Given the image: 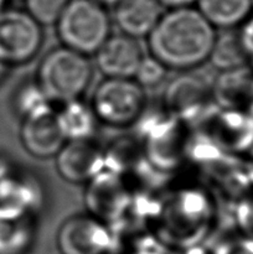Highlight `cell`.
<instances>
[{"instance_id": "cell-1", "label": "cell", "mask_w": 253, "mask_h": 254, "mask_svg": "<svg viewBox=\"0 0 253 254\" xmlns=\"http://www.w3.org/2000/svg\"><path fill=\"white\" fill-rule=\"evenodd\" d=\"M215 37V27L197 9L178 7L161 15L148 49L168 69L189 71L207 61Z\"/></svg>"}, {"instance_id": "cell-2", "label": "cell", "mask_w": 253, "mask_h": 254, "mask_svg": "<svg viewBox=\"0 0 253 254\" xmlns=\"http://www.w3.org/2000/svg\"><path fill=\"white\" fill-rule=\"evenodd\" d=\"M164 203L155 220L158 240L169 250L184 251L201 245L213 218V206L207 195L188 189Z\"/></svg>"}, {"instance_id": "cell-3", "label": "cell", "mask_w": 253, "mask_h": 254, "mask_svg": "<svg viewBox=\"0 0 253 254\" xmlns=\"http://www.w3.org/2000/svg\"><path fill=\"white\" fill-rule=\"evenodd\" d=\"M93 77L88 56L56 47L42 57L36 72V82L51 103H67L81 99Z\"/></svg>"}, {"instance_id": "cell-4", "label": "cell", "mask_w": 253, "mask_h": 254, "mask_svg": "<svg viewBox=\"0 0 253 254\" xmlns=\"http://www.w3.org/2000/svg\"><path fill=\"white\" fill-rule=\"evenodd\" d=\"M62 46L94 55L111 36V17L96 0H68L55 24Z\"/></svg>"}, {"instance_id": "cell-5", "label": "cell", "mask_w": 253, "mask_h": 254, "mask_svg": "<svg viewBox=\"0 0 253 254\" xmlns=\"http://www.w3.org/2000/svg\"><path fill=\"white\" fill-rule=\"evenodd\" d=\"M146 104L145 89L133 78H106L97 86L91 108L98 123L126 128L136 123Z\"/></svg>"}, {"instance_id": "cell-6", "label": "cell", "mask_w": 253, "mask_h": 254, "mask_svg": "<svg viewBox=\"0 0 253 254\" xmlns=\"http://www.w3.org/2000/svg\"><path fill=\"white\" fill-rule=\"evenodd\" d=\"M56 243L61 254H114L121 250L111 226L89 213L64 220Z\"/></svg>"}, {"instance_id": "cell-7", "label": "cell", "mask_w": 253, "mask_h": 254, "mask_svg": "<svg viewBox=\"0 0 253 254\" xmlns=\"http://www.w3.org/2000/svg\"><path fill=\"white\" fill-rule=\"evenodd\" d=\"M44 42L42 26L22 10L0 12V60L9 66L31 61Z\"/></svg>"}, {"instance_id": "cell-8", "label": "cell", "mask_w": 253, "mask_h": 254, "mask_svg": "<svg viewBox=\"0 0 253 254\" xmlns=\"http://www.w3.org/2000/svg\"><path fill=\"white\" fill-rule=\"evenodd\" d=\"M130 192L123 176L103 169L87 183L84 202L89 215L109 226L121 222L130 205Z\"/></svg>"}, {"instance_id": "cell-9", "label": "cell", "mask_w": 253, "mask_h": 254, "mask_svg": "<svg viewBox=\"0 0 253 254\" xmlns=\"http://www.w3.org/2000/svg\"><path fill=\"white\" fill-rule=\"evenodd\" d=\"M213 84L197 73H183L168 84L163 106L175 118L193 121L207 112L213 101Z\"/></svg>"}, {"instance_id": "cell-10", "label": "cell", "mask_w": 253, "mask_h": 254, "mask_svg": "<svg viewBox=\"0 0 253 254\" xmlns=\"http://www.w3.org/2000/svg\"><path fill=\"white\" fill-rule=\"evenodd\" d=\"M55 158L59 175L77 185L87 184L104 168V150L93 139L67 140Z\"/></svg>"}, {"instance_id": "cell-11", "label": "cell", "mask_w": 253, "mask_h": 254, "mask_svg": "<svg viewBox=\"0 0 253 254\" xmlns=\"http://www.w3.org/2000/svg\"><path fill=\"white\" fill-rule=\"evenodd\" d=\"M20 139L25 150L37 159L52 158L67 141L52 107L22 118Z\"/></svg>"}, {"instance_id": "cell-12", "label": "cell", "mask_w": 253, "mask_h": 254, "mask_svg": "<svg viewBox=\"0 0 253 254\" xmlns=\"http://www.w3.org/2000/svg\"><path fill=\"white\" fill-rule=\"evenodd\" d=\"M96 66L106 78H133L144 57L140 42L126 35H113L97 50Z\"/></svg>"}, {"instance_id": "cell-13", "label": "cell", "mask_w": 253, "mask_h": 254, "mask_svg": "<svg viewBox=\"0 0 253 254\" xmlns=\"http://www.w3.org/2000/svg\"><path fill=\"white\" fill-rule=\"evenodd\" d=\"M35 213L0 205V254H26L36 237Z\"/></svg>"}, {"instance_id": "cell-14", "label": "cell", "mask_w": 253, "mask_h": 254, "mask_svg": "<svg viewBox=\"0 0 253 254\" xmlns=\"http://www.w3.org/2000/svg\"><path fill=\"white\" fill-rule=\"evenodd\" d=\"M163 14L159 0H121L114 9V21L122 34L139 40L148 37Z\"/></svg>"}, {"instance_id": "cell-15", "label": "cell", "mask_w": 253, "mask_h": 254, "mask_svg": "<svg viewBox=\"0 0 253 254\" xmlns=\"http://www.w3.org/2000/svg\"><path fill=\"white\" fill-rule=\"evenodd\" d=\"M213 99L220 106L243 112L253 108V71L242 67L221 73L212 86Z\"/></svg>"}, {"instance_id": "cell-16", "label": "cell", "mask_w": 253, "mask_h": 254, "mask_svg": "<svg viewBox=\"0 0 253 254\" xmlns=\"http://www.w3.org/2000/svg\"><path fill=\"white\" fill-rule=\"evenodd\" d=\"M42 193L39 183L24 174H11L7 171L0 179V205L10 206L36 215L41 207Z\"/></svg>"}, {"instance_id": "cell-17", "label": "cell", "mask_w": 253, "mask_h": 254, "mask_svg": "<svg viewBox=\"0 0 253 254\" xmlns=\"http://www.w3.org/2000/svg\"><path fill=\"white\" fill-rule=\"evenodd\" d=\"M56 114L66 140L93 139L98 121L91 106L83 103L81 99H74L62 104V108Z\"/></svg>"}, {"instance_id": "cell-18", "label": "cell", "mask_w": 253, "mask_h": 254, "mask_svg": "<svg viewBox=\"0 0 253 254\" xmlns=\"http://www.w3.org/2000/svg\"><path fill=\"white\" fill-rule=\"evenodd\" d=\"M197 10L213 27L233 29L252 12V0H197Z\"/></svg>"}, {"instance_id": "cell-19", "label": "cell", "mask_w": 253, "mask_h": 254, "mask_svg": "<svg viewBox=\"0 0 253 254\" xmlns=\"http://www.w3.org/2000/svg\"><path fill=\"white\" fill-rule=\"evenodd\" d=\"M207 61L221 72L242 68L250 62L247 54L242 46L240 32L227 29L222 34H216L212 49Z\"/></svg>"}, {"instance_id": "cell-20", "label": "cell", "mask_w": 253, "mask_h": 254, "mask_svg": "<svg viewBox=\"0 0 253 254\" xmlns=\"http://www.w3.org/2000/svg\"><path fill=\"white\" fill-rule=\"evenodd\" d=\"M12 107L15 113L22 119L51 107V102L45 96L36 79H34L24 82L17 87L12 96Z\"/></svg>"}, {"instance_id": "cell-21", "label": "cell", "mask_w": 253, "mask_h": 254, "mask_svg": "<svg viewBox=\"0 0 253 254\" xmlns=\"http://www.w3.org/2000/svg\"><path fill=\"white\" fill-rule=\"evenodd\" d=\"M68 0H25L26 12L41 26L56 24Z\"/></svg>"}, {"instance_id": "cell-22", "label": "cell", "mask_w": 253, "mask_h": 254, "mask_svg": "<svg viewBox=\"0 0 253 254\" xmlns=\"http://www.w3.org/2000/svg\"><path fill=\"white\" fill-rule=\"evenodd\" d=\"M166 73L168 68L159 60L151 55H144L133 78H135L134 81L144 89L154 88L163 83Z\"/></svg>"}, {"instance_id": "cell-23", "label": "cell", "mask_w": 253, "mask_h": 254, "mask_svg": "<svg viewBox=\"0 0 253 254\" xmlns=\"http://www.w3.org/2000/svg\"><path fill=\"white\" fill-rule=\"evenodd\" d=\"M235 220L242 236L253 238V191L238 201Z\"/></svg>"}, {"instance_id": "cell-24", "label": "cell", "mask_w": 253, "mask_h": 254, "mask_svg": "<svg viewBox=\"0 0 253 254\" xmlns=\"http://www.w3.org/2000/svg\"><path fill=\"white\" fill-rule=\"evenodd\" d=\"M213 254H253V238L242 237L226 241L212 248Z\"/></svg>"}, {"instance_id": "cell-25", "label": "cell", "mask_w": 253, "mask_h": 254, "mask_svg": "<svg viewBox=\"0 0 253 254\" xmlns=\"http://www.w3.org/2000/svg\"><path fill=\"white\" fill-rule=\"evenodd\" d=\"M123 254H169V250L154 240H139L131 243Z\"/></svg>"}, {"instance_id": "cell-26", "label": "cell", "mask_w": 253, "mask_h": 254, "mask_svg": "<svg viewBox=\"0 0 253 254\" xmlns=\"http://www.w3.org/2000/svg\"><path fill=\"white\" fill-rule=\"evenodd\" d=\"M240 39L242 46L247 54L250 62H253V17H248L242 24L240 31Z\"/></svg>"}, {"instance_id": "cell-27", "label": "cell", "mask_w": 253, "mask_h": 254, "mask_svg": "<svg viewBox=\"0 0 253 254\" xmlns=\"http://www.w3.org/2000/svg\"><path fill=\"white\" fill-rule=\"evenodd\" d=\"M197 0H159L163 6L170 7V9H178V7L191 6Z\"/></svg>"}, {"instance_id": "cell-28", "label": "cell", "mask_w": 253, "mask_h": 254, "mask_svg": "<svg viewBox=\"0 0 253 254\" xmlns=\"http://www.w3.org/2000/svg\"><path fill=\"white\" fill-rule=\"evenodd\" d=\"M181 254H213L212 248H208L206 246H203L202 243L197 246H193V247L188 248V250H184Z\"/></svg>"}, {"instance_id": "cell-29", "label": "cell", "mask_w": 253, "mask_h": 254, "mask_svg": "<svg viewBox=\"0 0 253 254\" xmlns=\"http://www.w3.org/2000/svg\"><path fill=\"white\" fill-rule=\"evenodd\" d=\"M9 64H5L4 61L0 60V83L5 79V77L7 76V71H9Z\"/></svg>"}, {"instance_id": "cell-30", "label": "cell", "mask_w": 253, "mask_h": 254, "mask_svg": "<svg viewBox=\"0 0 253 254\" xmlns=\"http://www.w3.org/2000/svg\"><path fill=\"white\" fill-rule=\"evenodd\" d=\"M96 1L101 2L102 5H117L121 0H96Z\"/></svg>"}, {"instance_id": "cell-31", "label": "cell", "mask_w": 253, "mask_h": 254, "mask_svg": "<svg viewBox=\"0 0 253 254\" xmlns=\"http://www.w3.org/2000/svg\"><path fill=\"white\" fill-rule=\"evenodd\" d=\"M7 171H9V170H7L6 165H5V164L2 163V160H1V159H0V179H1L2 176H4L5 174L7 173Z\"/></svg>"}, {"instance_id": "cell-32", "label": "cell", "mask_w": 253, "mask_h": 254, "mask_svg": "<svg viewBox=\"0 0 253 254\" xmlns=\"http://www.w3.org/2000/svg\"><path fill=\"white\" fill-rule=\"evenodd\" d=\"M4 4H5V0H0V12L2 11V7H4Z\"/></svg>"}, {"instance_id": "cell-33", "label": "cell", "mask_w": 253, "mask_h": 254, "mask_svg": "<svg viewBox=\"0 0 253 254\" xmlns=\"http://www.w3.org/2000/svg\"><path fill=\"white\" fill-rule=\"evenodd\" d=\"M252 7H253V0H252Z\"/></svg>"}]
</instances>
